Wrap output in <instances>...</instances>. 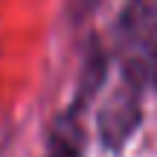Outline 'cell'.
Segmentation results:
<instances>
[{
    "instance_id": "obj_2",
    "label": "cell",
    "mask_w": 157,
    "mask_h": 157,
    "mask_svg": "<svg viewBox=\"0 0 157 157\" xmlns=\"http://www.w3.org/2000/svg\"><path fill=\"white\" fill-rule=\"evenodd\" d=\"M117 32L131 44L140 41H151L157 35V0H146V3H131L122 9L117 23Z\"/></svg>"
},
{
    "instance_id": "obj_1",
    "label": "cell",
    "mask_w": 157,
    "mask_h": 157,
    "mask_svg": "<svg viewBox=\"0 0 157 157\" xmlns=\"http://www.w3.org/2000/svg\"><path fill=\"white\" fill-rule=\"evenodd\" d=\"M140 117H143L140 84H137L134 78H128V82L108 99V105L102 108V117H99L102 143H105L108 148H122V143L137 131Z\"/></svg>"
},
{
    "instance_id": "obj_3",
    "label": "cell",
    "mask_w": 157,
    "mask_h": 157,
    "mask_svg": "<svg viewBox=\"0 0 157 157\" xmlns=\"http://www.w3.org/2000/svg\"><path fill=\"white\" fill-rule=\"evenodd\" d=\"M50 157H82V154H78L76 143H70L67 137H56V143L50 148Z\"/></svg>"
}]
</instances>
